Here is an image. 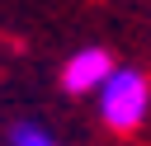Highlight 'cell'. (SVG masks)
Returning a JSON list of instances; mask_svg holds the SVG:
<instances>
[{"label": "cell", "instance_id": "3", "mask_svg": "<svg viewBox=\"0 0 151 146\" xmlns=\"http://www.w3.org/2000/svg\"><path fill=\"white\" fill-rule=\"evenodd\" d=\"M9 146H57V141H52V132H42L38 122H19V127L9 132Z\"/></svg>", "mask_w": 151, "mask_h": 146}, {"label": "cell", "instance_id": "2", "mask_svg": "<svg viewBox=\"0 0 151 146\" xmlns=\"http://www.w3.org/2000/svg\"><path fill=\"white\" fill-rule=\"evenodd\" d=\"M113 71H118V66H113V57H109L104 47H85V52H76V57L61 66V89H71V94L104 89Z\"/></svg>", "mask_w": 151, "mask_h": 146}, {"label": "cell", "instance_id": "1", "mask_svg": "<svg viewBox=\"0 0 151 146\" xmlns=\"http://www.w3.org/2000/svg\"><path fill=\"white\" fill-rule=\"evenodd\" d=\"M146 108H151V85H146L142 71H127V66H123V71H113L109 85L99 89V113H104V122H109L113 132L142 127Z\"/></svg>", "mask_w": 151, "mask_h": 146}]
</instances>
